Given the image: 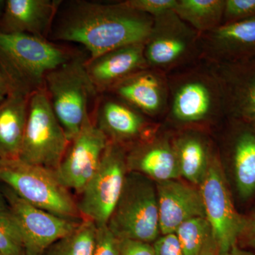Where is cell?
I'll use <instances>...</instances> for the list:
<instances>
[{"instance_id": "cell-1", "label": "cell", "mask_w": 255, "mask_h": 255, "mask_svg": "<svg viewBox=\"0 0 255 255\" xmlns=\"http://www.w3.org/2000/svg\"><path fill=\"white\" fill-rule=\"evenodd\" d=\"M153 21L152 16L131 9L124 1H78L60 21L54 38L80 43L93 59L120 47L145 43Z\"/></svg>"}, {"instance_id": "cell-2", "label": "cell", "mask_w": 255, "mask_h": 255, "mask_svg": "<svg viewBox=\"0 0 255 255\" xmlns=\"http://www.w3.org/2000/svg\"><path fill=\"white\" fill-rule=\"evenodd\" d=\"M169 104L166 117L181 127L211 124L226 115L222 85L206 62H198L167 75Z\"/></svg>"}, {"instance_id": "cell-3", "label": "cell", "mask_w": 255, "mask_h": 255, "mask_svg": "<svg viewBox=\"0 0 255 255\" xmlns=\"http://www.w3.org/2000/svg\"><path fill=\"white\" fill-rule=\"evenodd\" d=\"M72 58L44 38L0 31V66L11 90L31 95L43 88L47 74Z\"/></svg>"}, {"instance_id": "cell-4", "label": "cell", "mask_w": 255, "mask_h": 255, "mask_svg": "<svg viewBox=\"0 0 255 255\" xmlns=\"http://www.w3.org/2000/svg\"><path fill=\"white\" fill-rule=\"evenodd\" d=\"M0 182L31 205L65 219L81 221L76 201L54 169L20 159L0 162Z\"/></svg>"}, {"instance_id": "cell-5", "label": "cell", "mask_w": 255, "mask_h": 255, "mask_svg": "<svg viewBox=\"0 0 255 255\" xmlns=\"http://www.w3.org/2000/svg\"><path fill=\"white\" fill-rule=\"evenodd\" d=\"M119 240L154 243L159 238L157 189L143 174L128 172L122 194L107 223Z\"/></svg>"}, {"instance_id": "cell-6", "label": "cell", "mask_w": 255, "mask_h": 255, "mask_svg": "<svg viewBox=\"0 0 255 255\" xmlns=\"http://www.w3.org/2000/svg\"><path fill=\"white\" fill-rule=\"evenodd\" d=\"M86 62L73 57L45 78L50 105L70 141L90 118L89 103L97 93L87 73Z\"/></svg>"}, {"instance_id": "cell-7", "label": "cell", "mask_w": 255, "mask_h": 255, "mask_svg": "<svg viewBox=\"0 0 255 255\" xmlns=\"http://www.w3.org/2000/svg\"><path fill=\"white\" fill-rule=\"evenodd\" d=\"M144 43L147 67L169 75L201 60V35L173 10L153 18Z\"/></svg>"}, {"instance_id": "cell-8", "label": "cell", "mask_w": 255, "mask_h": 255, "mask_svg": "<svg viewBox=\"0 0 255 255\" xmlns=\"http://www.w3.org/2000/svg\"><path fill=\"white\" fill-rule=\"evenodd\" d=\"M70 142L53 112L45 87L33 92L28 100L19 159L56 170Z\"/></svg>"}, {"instance_id": "cell-9", "label": "cell", "mask_w": 255, "mask_h": 255, "mask_svg": "<svg viewBox=\"0 0 255 255\" xmlns=\"http://www.w3.org/2000/svg\"><path fill=\"white\" fill-rule=\"evenodd\" d=\"M127 155L124 146L109 140L97 172L76 201L82 219L97 228L107 226L122 194L128 172Z\"/></svg>"}, {"instance_id": "cell-10", "label": "cell", "mask_w": 255, "mask_h": 255, "mask_svg": "<svg viewBox=\"0 0 255 255\" xmlns=\"http://www.w3.org/2000/svg\"><path fill=\"white\" fill-rule=\"evenodd\" d=\"M206 219L214 230L220 254L238 246L247 219L236 211L219 156L213 154L204 180L199 186Z\"/></svg>"}, {"instance_id": "cell-11", "label": "cell", "mask_w": 255, "mask_h": 255, "mask_svg": "<svg viewBox=\"0 0 255 255\" xmlns=\"http://www.w3.org/2000/svg\"><path fill=\"white\" fill-rule=\"evenodd\" d=\"M1 191L22 235L25 255H43L48 247L72 232L82 221L65 219L31 205L9 187Z\"/></svg>"}, {"instance_id": "cell-12", "label": "cell", "mask_w": 255, "mask_h": 255, "mask_svg": "<svg viewBox=\"0 0 255 255\" xmlns=\"http://www.w3.org/2000/svg\"><path fill=\"white\" fill-rule=\"evenodd\" d=\"M108 142L90 117L87 119L55 170L63 185L80 194L97 172Z\"/></svg>"}, {"instance_id": "cell-13", "label": "cell", "mask_w": 255, "mask_h": 255, "mask_svg": "<svg viewBox=\"0 0 255 255\" xmlns=\"http://www.w3.org/2000/svg\"><path fill=\"white\" fill-rule=\"evenodd\" d=\"M201 60L219 65L255 59V17L221 25L203 33Z\"/></svg>"}, {"instance_id": "cell-14", "label": "cell", "mask_w": 255, "mask_h": 255, "mask_svg": "<svg viewBox=\"0 0 255 255\" xmlns=\"http://www.w3.org/2000/svg\"><path fill=\"white\" fill-rule=\"evenodd\" d=\"M158 204L159 231L175 233L189 220L206 217L199 187L177 179L155 182Z\"/></svg>"}, {"instance_id": "cell-15", "label": "cell", "mask_w": 255, "mask_h": 255, "mask_svg": "<svg viewBox=\"0 0 255 255\" xmlns=\"http://www.w3.org/2000/svg\"><path fill=\"white\" fill-rule=\"evenodd\" d=\"M119 100L145 117H157L167 114L169 87L167 75L147 68L134 74L111 90Z\"/></svg>"}, {"instance_id": "cell-16", "label": "cell", "mask_w": 255, "mask_h": 255, "mask_svg": "<svg viewBox=\"0 0 255 255\" xmlns=\"http://www.w3.org/2000/svg\"><path fill=\"white\" fill-rule=\"evenodd\" d=\"M144 43L120 47L86 62L87 73L97 92L111 90L125 79L149 68Z\"/></svg>"}, {"instance_id": "cell-17", "label": "cell", "mask_w": 255, "mask_h": 255, "mask_svg": "<svg viewBox=\"0 0 255 255\" xmlns=\"http://www.w3.org/2000/svg\"><path fill=\"white\" fill-rule=\"evenodd\" d=\"M211 65L222 85L228 118L246 119L254 115L255 59Z\"/></svg>"}, {"instance_id": "cell-18", "label": "cell", "mask_w": 255, "mask_h": 255, "mask_svg": "<svg viewBox=\"0 0 255 255\" xmlns=\"http://www.w3.org/2000/svg\"><path fill=\"white\" fill-rule=\"evenodd\" d=\"M128 172L143 174L155 182L181 177L172 140L167 136L148 137L127 152Z\"/></svg>"}, {"instance_id": "cell-19", "label": "cell", "mask_w": 255, "mask_h": 255, "mask_svg": "<svg viewBox=\"0 0 255 255\" xmlns=\"http://www.w3.org/2000/svg\"><path fill=\"white\" fill-rule=\"evenodd\" d=\"M60 4L55 0H6L0 31L44 38Z\"/></svg>"}, {"instance_id": "cell-20", "label": "cell", "mask_w": 255, "mask_h": 255, "mask_svg": "<svg viewBox=\"0 0 255 255\" xmlns=\"http://www.w3.org/2000/svg\"><path fill=\"white\" fill-rule=\"evenodd\" d=\"M97 127L110 141L124 146L144 140L150 130L145 116L118 100H107L99 107Z\"/></svg>"}, {"instance_id": "cell-21", "label": "cell", "mask_w": 255, "mask_h": 255, "mask_svg": "<svg viewBox=\"0 0 255 255\" xmlns=\"http://www.w3.org/2000/svg\"><path fill=\"white\" fill-rule=\"evenodd\" d=\"M29 96L11 90L0 102V162L19 159Z\"/></svg>"}, {"instance_id": "cell-22", "label": "cell", "mask_w": 255, "mask_h": 255, "mask_svg": "<svg viewBox=\"0 0 255 255\" xmlns=\"http://www.w3.org/2000/svg\"><path fill=\"white\" fill-rule=\"evenodd\" d=\"M231 119L236 128L230 143L231 162L238 192L247 199L255 192V129L243 119Z\"/></svg>"}, {"instance_id": "cell-23", "label": "cell", "mask_w": 255, "mask_h": 255, "mask_svg": "<svg viewBox=\"0 0 255 255\" xmlns=\"http://www.w3.org/2000/svg\"><path fill=\"white\" fill-rule=\"evenodd\" d=\"M172 140L181 177L199 187L205 177L213 155L205 137L199 132L188 130Z\"/></svg>"}, {"instance_id": "cell-24", "label": "cell", "mask_w": 255, "mask_h": 255, "mask_svg": "<svg viewBox=\"0 0 255 255\" xmlns=\"http://www.w3.org/2000/svg\"><path fill=\"white\" fill-rule=\"evenodd\" d=\"M225 5L226 0H177L174 11L201 35L223 24Z\"/></svg>"}, {"instance_id": "cell-25", "label": "cell", "mask_w": 255, "mask_h": 255, "mask_svg": "<svg viewBox=\"0 0 255 255\" xmlns=\"http://www.w3.org/2000/svg\"><path fill=\"white\" fill-rule=\"evenodd\" d=\"M184 255H219V243L206 217L183 223L175 232Z\"/></svg>"}, {"instance_id": "cell-26", "label": "cell", "mask_w": 255, "mask_h": 255, "mask_svg": "<svg viewBox=\"0 0 255 255\" xmlns=\"http://www.w3.org/2000/svg\"><path fill=\"white\" fill-rule=\"evenodd\" d=\"M97 231L95 223L83 219L72 232L55 241L42 255H92Z\"/></svg>"}, {"instance_id": "cell-27", "label": "cell", "mask_w": 255, "mask_h": 255, "mask_svg": "<svg viewBox=\"0 0 255 255\" xmlns=\"http://www.w3.org/2000/svg\"><path fill=\"white\" fill-rule=\"evenodd\" d=\"M22 235L9 210L0 211V255H24Z\"/></svg>"}, {"instance_id": "cell-28", "label": "cell", "mask_w": 255, "mask_h": 255, "mask_svg": "<svg viewBox=\"0 0 255 255\" xmlns=\"http://www.w3.org/2000/svg\"><path fill=\"white\" fill-rule=\"evenodd\" d=\"M254 17L255 0H226L223 24Z\"/></svg>"}, {"instance_id": "cell-29", "label": "cell", "mask_w": 255, "mask_h": 255, "mask_svg": "<svg viewBox=\"0 0 255 255\" xmlns=\"http://www.w3.org/2000/svg\"><path fill=\"white\" fill-rule=\"evenodd\" d=\"M177 0H127L124 3L131 9L155 18L173 10Z\"/></svg>"}, {"instance_id": "cell-30", "label": "cell", "mask_w": 255, "mask_h": 255, "mask_svg": "<svg viewBox=\"0 0 255 255\" xmlns=\"http://www.w3.org/2000/svg\"><path fill=\"white\" fill-rule=\"evenodd\" d=\"M92 255H120V240L111 232L107 226L97 228Z\"/></svg>"}, {"instance_id": "cell-31", "label": "cell", "mask_w": 255, "mask_h": 255, "mask_svg": "<svg viewBox=\"0 0 255 255\" xmlns=\"http://www.w3.org/2000/svg\"><path fill=\"white\" fill-rule=\"evenodd\" d=\"M153 246L155 255H184L175 233L159 237Z\"/></svg>"}, {"instance_id": "cell-32", "label": "cell", "mask_w": 255, "mask_h": 255, "mask_svg": "<svg viewBox=\"0 0 255 255\" xmlns=\"http://www.w3.org/2000/svg\"><path fill=\"white\" fill-rule=\"evenodd\" d=\"M120 255H155L152 243L135 240H120Z\"/></svg>"}, {"instance_id": "cell-33", "label": "cell", "mask_w": 255, "mask_h": 255, "mask_svg": "<svg viewBox=\"0 0 255 255\" xmlns=\"http://www.w3.org/2000/svg\"><path fill=\"white\" fill-rule=\"evenodd\" d=\"M243 236H246L245 237L246 238L248 246H251L255 251V214L251 219H247L246 228L242 233L241 238Z\"/></svg>"}, {"instance_id": "cell-34", "label": "cell", "mask_w": 255, "mask_h": 255, "mask_svg": "<svg viewBox=\"0 0 255 255\" xmlns=\"http://www.w3.org/2000/svg\"><path fill=\"white\" fill-rule=\"evenodd\" d=\"M11 90L9 82H8L7 79L5 76L2 69L0 66V92L8 94L11 91Z\"/></svg>"}, {"instance_id": "cell-35", "label": "cell", "mask_w": 255, "mask_h": 255, "mask_svg": "<svg viewBox=\"0 0 255 255\" xmlns=\"http://www.w3.org/2000/svg\"><path fill=\"white\" fill-rule=\"evenodd\" d=\"M219 255H255V253L246 251V250L238 248V246H236L232 248L231 251L222 253V254H220Z\"/></svg>"}, {"instance_id": "cell-36", "label": "cell", "mask_w": 255, "mask_h": 255, "mask_svg": "<svg viewBox=\"0 0 255 255\" xmlns=\"http://www.w3.org/2000/svg\"><path fill=\"white\" fill-rule=\"evenodd\" d=\"M9 206H8L7 202L5 199L2 191L0 190V211H8Z\"/></svg>"}, {"instance_id": "cell-37", "label": "cell", "mask_w": 255, "mask_h": 255, "mask_svg": "<svg viewBox=\"0 0 255 255\" xmlns=\"http://www.w3.org/2000/svg\"><path fill=\"white\" fill-rule=\"evenodd\" d=\"M243 120L246 121L247 122L251 124L252 127L255 129V114L251 116V117H248V118L243 119Z\"/></svg>"}, {"instance_id": "cell-38", "label": "cell", "mask_w": 255, "mask_h": 255, "mask_svg": "<svg viewBox=\"0 0 255 255\" xmlns=\"http://www.w3.org/2000/svg\"><path fill=\"white\" fill-rule=\"evenodd\" d=\"M5 3H6V1L4 0H0V16L1 17V15L3 14V11H4Z\"/></svg>"}, {"instance_id": "cell-39", "label": "cell", "mask_w": 255, "mask_h": 255, "mask_svg": "<svg viewBox=\"0 0 255 255\" xmlns=\"http://www.w3.org/2000/svg\"><path fill=\"white\" fill-rule=\"evenodd\" d=\"M6 95H7V94H5L4 92H0V102H1V101L4 100V99L5 98V97H6Z\"/></svg>"}, {"instance_id": "cell-40", "label": "cell", "mask_w": 255, "mask_h": 255, "mask_svg": "<svg viewBox=\"0 0 255 255\" xmlns=\"http://www.w3.org/2000/svg\"></svg>"}]
</instances>
